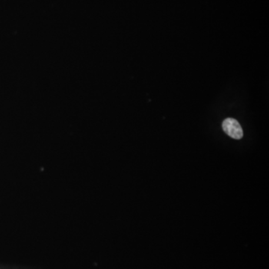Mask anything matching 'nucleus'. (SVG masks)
I'll use <instances>...</instances> for the list:
<instances>
[{
	"instance_id": "1",
	"label": "nucleus",
	"mask_w": 269,
	"mask_h": 269,
	"mask_svg": "<svg viewBox=\"0 0 269 269\" xmlns=\"http://www.w3.org/2000/svg\"><path fill=\"white\" fill-rule=\"evenodd\" d=\"M222 128L224 133L230 138L241 139L243 137V130L240 123L233 118H227L222 123Z\"/></svg>"
}]
</instances>
